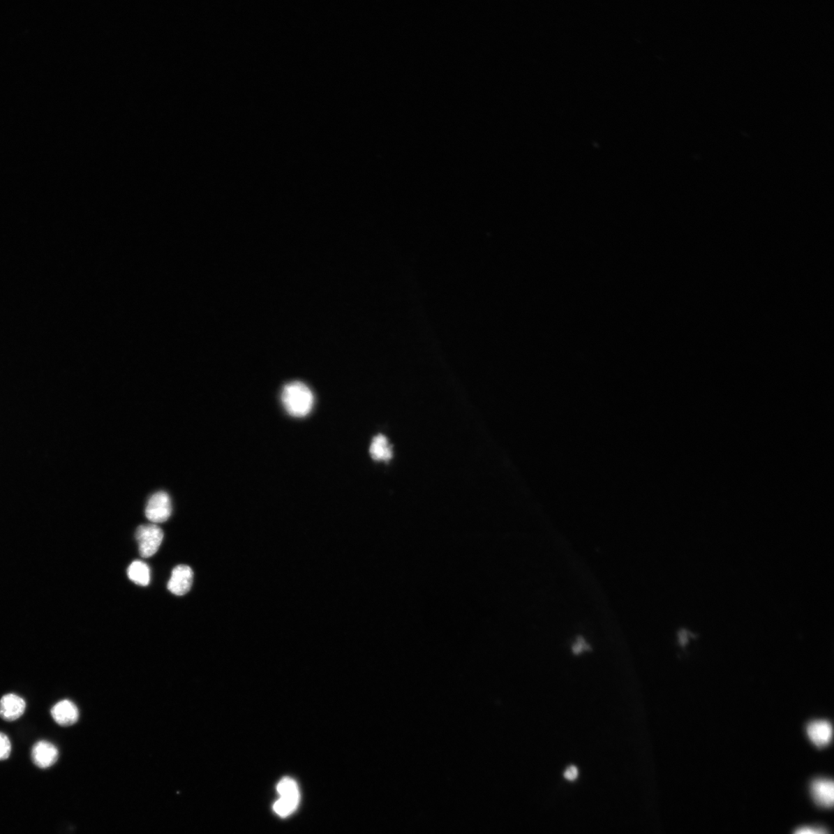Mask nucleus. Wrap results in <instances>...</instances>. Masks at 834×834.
Segmentation results:
<instances>
[{
	"label": "nucleus",
	"instance_id": "f03ea898",
	"mask_svg": "<svg viewBox=\"0 0 834 834\" xmlns=\"http://www.w3.org/2000/svg\"><path fill=\"white\" fill-rule=\"evenodd\" d=\"M279 799L274 804V811L281 817L291 815L299 806L300 793L297 782L292 778L282 779L277 786Z\"/></svg>",
	"mask_w": 834,
	"mask_h": 834
},
{
	"label": "nucleus",
	"instance_id": "2eb2a0df",
	"mask_svg": "<svg viewBox=\"0 0 834 834\" xmlns=\"http://www.w3.org/2000/svg\"><path fill=\"white\" fill-rule=\"evenodd\" d=\"M579 775V770L576 766H570L564 773V777L569 781H574L577 779Z\"/></svg>",
	"mask_w": 834,
	"mask_h": 834
},
{
	"label": "nucleus",
	"instance_id": "20e7f679",
	"mask_svg": "<svg viewBox=\"0 0 834 834\" xmlns=\"http://www.w3.org/2000/svg\"><path fill=\"white\" fill-rule=\"evenodd\" d=\"M172 514L171 499L165 491H158L149 500L146 507L147 518L154 523H163Z\"/></svg>",
	"mask_w": 834,
	"mask_h": 834
},
{
	"label": "nucleus",
	"instance_id": "423d86ee",
	"mask_svg": "<svg viewBox=\"0 0 834 834\" xmlns=\"http://www.w3.org/2000/svg\"><path fill=\"white\" fill-rule=\"evenodd\" d=\"M26 701L15 694H7L0 700V717L6 722H14L23 715Z\"/></svg>",
	"mask_w": 834,
	"mask_h": 834
},
{
	"label": "nucleus",
	"instance_id": "39448f33",
	"mask_svg": "<svg viewBox=\"0 0 834 834\" xmlns=\"http://www.w3.org/2000/svg\"><path fill=\"white\" fill-rule=\"evenodd\" d=\"M193 581V572L186 565L174 568L168 583V590L177 596H184L191 590Z\"/></svg>",
	"mask_w": 834,
	"mask_h": 834
},
{
	"label": "nucleus",
	"instance_id": "9b49d317",
	"mask_svg": "<svg viewBox=\"0 0 834 834\" xmlns=\"http://www.w3.org/2000/svg\"><path fill=\"white\" fill-rule=\"evenodd\" d=\"M373 460L377 461H388L393 458V449L388 439L382 434L375 436L369 449Z\"/></svg>",
	"mask_w": 834,
	"mask_h": 834
},
{
	"label": "nucleus",
	"instance_id": "1a4fd4ad",
	"mask_svg": "<svg viewBox=\"0 0 834 834\" xmlns=\"http://www.w3.org/2000/svg\"><path fill=\"white\" fill-rule=\"evenodd\" d=\"M811 793L815 801L824 807H831L834 802V786L832 780L819 779L812 782Z\"/></svg>",
	"mask_w": 834,
	"mask_h": 834
},
{
	"label": "nucleus",
	"instance_id": "7ed1b4c3",
	"mask_svg": "<svg viewBox=\"0 0 834 834\" xmlns=\"http://www.w3.org/2000/svg\"><path fill=\"white\" fill-rule=\"evenodd\" d=\"M162 528L155 524L140 526L137 528L135 538L139 543L141 556L149 558L157 553L163 540Z\"/></svg>",
	"mask_w": 834,
	"mask_h": 834
},
{
	"label": "nucleus",
	"instance_id": "f257e3e1",
	"mask_svg": "<svg viewBox=\"0 0 834 834\" xmlns=\"http://www.w3.org/2000/svg\"><path fill=\"white\" fill-rule=\"evenodd\" d=\"M281 401L290 415L303 417L313 409L314 396L306 384L295 381L288 383L283 388Z\"/></svg>",
	"mask_w": 834,
	"mask_h": 834
},
{
	"label": "nucleus",
	"instance_id": "4468645a",
	"mask_svg": "<svg viewBox=\"0 0 834 834\" xmlns=\"http://www.w3.org/2000/svg\"><path fill=\"white\" fill-rule=\"evenodd\" d=\"M591 647L586 643L583 636H578L576 642L572 645V650L574 655H579L582 654L584 651L590 650Z\"/></svg>",
	"mask_w": 834,
	"mask_h": 834
},
{
	"label": "nucleus",
	"instance_id": "9d476101",
	"mask_svg": "<svg viewBox=\"0 0 834 834\" xmlns=\"http://www.w3.org/2000/svg\"><path fill=\"white\" fill-rule=\"evenodd\" d=\"M807 734L811 742L817 746L828 745L833 737L832 725L824 720L814 721L808 725Z\"/></svg>",
	"mask_w": 834,
	"mask_h": 834
},
{
	"label": "nucleus",
	"instance_id": "0eeeda50",
	"mask_svg": "<svg viewBox=\"0 0 834 834\" xmlns=\"http://www.w3.org/2000/svg\"><path fill=\"white\" fill-rule=\"evenodd\" d=\"M59 752L57 747L47 741H40L33 746L31 758L39 768H47L55 764Z\"/></svg>",
	"mask_w": 834,
	"mask_h": 834
},
{
	"label": "nucleus",
	"instance_id": "ddd939ff",
	"mask_svg": "<svg viewBox=\"0 0 834 834\" xmlns=\"http://www.w3.org/2000/svg\"><path fill=\"white\" fill-rule=\"evenodd\" d=\"M11 743L8 736L0 732V760H5L11 754Z\"/></svg>",
	"mask_w": 834,
	"mask_h": 834
},
{
	"label": "nucleus",
	"instance_id": "f8f14e48",
	"mask_svg": "<svg viewBox=\"0 0 834 834\" xmlns=\"http://www.w3.org/2000/svg\"><path fill=\"white\" fill-rule=\"evenodd\" d=\"M128 576L135 584L147 586L150 582L149 567L142 561H134L128 569Z\"/></svg>",
	"mask_w": 834,
	"mask_h": 834
},
{
	"label": "nucleus",
	"instance_id": "6e6552de",
	"mask_svg": "<svg viewBox=\"0 0 834 834\" xmlns=\"http://www.w3.org/2000/svg\"><path fill=\"white\" fill-rule=\"evenodd\" d=\"M50 713L54 720L63 727L75 724L79 719V710L75 703L70 700H63L57 703L50 710Z\"/></svg>",
	"mask_w": 834,
	"mask_h": 834
},
{
	"label": "nucleus",
	"instance_id": "dca6fc26",
	"mask_svg": "<svg viewBox=\"0 0 834 834\" xmlns=\"http://www.w3.org/2000/svg\"><path fill=\"white\" fill-rule=\"evenodd\" d=\"M794 834H828V833L822 828H803L797 830Z\"/></svg>",
	"mask_w": 834,
	"mask_h": 834
}]
</instances>
